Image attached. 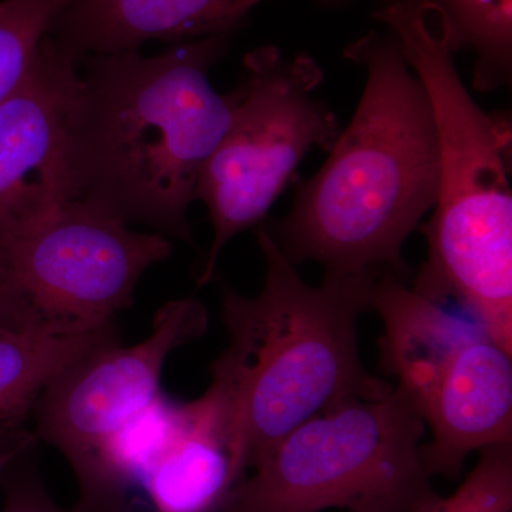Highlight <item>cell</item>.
Listing matches in <instances>:
<instances>
[{"label":"cell","mask_w":512,"mask_h":512,"mask_svg":"<svg viewBox=\"0 0 512 512\" xmlns=\"http://www.w3.org/2000/svg\"><path fill=\"white\" fill-rule=\"evenodd\" d=\"M227 40L207 36L156 56L126 50L79 60L72 136L79 198L194 245L188 210L237 106L235 90L218 93L208 79Z\"/></svg>","instance_id":"6da1fadb"},{"label":"cell","mask_w":512,"mask_h":512,"mask_svg":"<svg viewBox=\"0 0 512 512\" xmlns=\"http://www.w3.org/2000/svg\"><path fill=\"white\" fill-rule=\"evenodd\" d=\"M365 67V92L329 158L296 188L292 210L264 225L293 265L326 274L410 275L407 238L436 204L439 140L426 89L393 35L370 33L346 47Z\"/></svg>","instance_id":"7a4b0ae2"},{"label":"cell","mask_w":512,"mask_h":512,"mask_svg":"<svg viewBox=\"0 0 512 512\" xmlns=\"http://www.w3.org/2000/svg\"><path fill=\"white\" fill-rule=\"evenodd\" d=\"M258 245L265 282L256 296L222 291L228 348L211 363V380L229 404L239 477L286 434L350 399H383L392 384L367 373L357 323L370 311L382 272L326 274L320 285L299 275L264 225Z\"/></svg>","instance_id":"3957f363"},{"label":"cell","mask_w":512,"mask_h":512,"mask_svg":"<svg viewBox=\"0 0 512 512\" xmlns=\"http://www.w3.org/2000/svg\"><path fill=\"white\" fill-rule=\"evenodd\" d=\"M375 18L399 40L429 96L439 178L433 217L420 228L427 259L413 289L454 299L498 345L512 343V191L507 124L473 100L456 67L441 10L426 0H393Z\"/></svg>","instance_id":"277c9868"},{"label":"cell","mask_w":512,"mask_h":512,"mask_svg":"<svg viewBox=\"0 0 512 512\" xmlns=\"http://www.w3.org/2000/svg\"><path fill=\"white\" fill-rule=\"evenodd\" d=\"M426 421L394 387L306 420L256 461L217 512H424L439 500L420 456Z\"/></svg>","instance_id":"5b68a950"},{"label":"cell","mask_w":512,"mask_h":512,"mask_svg":"<svg viewBox=\"0 0 512 512\" xmlns=\"http://www.w3.org/2000/svg\"><path fill=\"white\" fill-rule=\"evenodd\" d=\"M322 82L308 55L288 59L266 46L244 57L234 116L195 191L214 229L198 288L214 279L228 242L265 220L306 154L329 151L338 140V116L313 97Z\"/></svg>","instance_id":"8992f818"},{"label":"cell","mask_w":512,"mask_h":512,"mask_svg":"<svg viewBox=\"0 0 512 512\" xmlns=\"http://www.w3.org/2000/svg\"><path fill=\"white\" fill-rule=\"evenodd\" d=\"M76 198L0 247V271L43 323L87 333L133 306L140 279L173 244Z\"/></svg>","instance_id":"52a82bcc"},{"label":"cell","mask_w":512,"mask_h":512,"mask_svg":"<svg viewBox=\"0 0 512 512\" xmlns=\"http://www.w3.org/2000/svg\"><path fill=\"white\" fill-rule=\"evenodd\" d=\"M208 322L198 299H175L158 309L150 335L137 345L121 348L116 336L84 353L37 397V441L59 450L80 480L107 444L163 396L168 357L201 339Z\"/></svg>","instance_id":"ba28073f"},{"label":"cell","mask_w":512,"mask_h":512,"mask_svg":"<svg viewBox=\"0 0 512 512\" xmlns=\"http://www.w3.org/2000/svg\"><path fill=\"white\" fill-rule=\"evenodd\" d=\"M79 62L52 36L0 104V247L79 198L72 136Z\"/></svg>","instance_id":"9c48e42d"},{"label":"cell","mask_w":512,"mask_h":512,"mask_svg":"<svg viewBox=\"0 0 512 512\" xmlns=\"http://www.w3.org/2000/svg\"><path fill=\"white\" fill-rule=\"evenodd\" d=\"M511 356L481 335L454 357L421 410L431 430L420 447L430 477L453 480L473 451L512 443Z\"/></svg>","instance_id":"30bf717a"},{"label":"cell","mask_w":512,"mask_h":512,"mask_svg":"<svg viewBox=\"0 0 512 512\" xmlns=\"http://www.w3.org/2000/svg\"><path fill=\"white\" fill-rule=\"evenodd\" d=\"M262 0H66L50 28L77 62L138 50L148 40L228 35Z\"/></svg>","instance_id":"8fae6325"},{"label":"cell","mask_w":512,"mask_h":512,"mask_svg":"<svg viewBox=\"0 0 512 512\" xmlns=\"http://www.w3.org/2000/svg\"><path fill=\"white\" fill-rule=\"evenodd\" d=\"M239 480L227 397L211 382L197 400L181 403L140 484L151 512H217Z\"/></svg>","instance_id":"7c38bea8"},{"label":"cell","mask_w":512,"mask_h":512,"mask_svg":"<svg viewBox=\"0 0 512 512\" xmlns=\"http://www.w3.org/2000/svg\"><path fill=\"white\" fill-rule=\"evenodd\" d=\"M403 282L392 272H382L370 293V311L383 322L380 365L396 377L397 389L407 394L421 414L457 353L487 333L473 319L450 313L443 303L431 301Z\"/></svg>","instance_id":"4fadbf2b"},{"label":"cell","mask_w":512,"mask_h":512,"mask_svg":"<svg viewBox=\"0 0 512 512\" xmlns=\"http://www.w3.org/2000/svg\"><path fill=\"white\" fill-rule=\"evenodd\" d=\"M116 336L114 325L87 333L47 325L0 332V430L22 427L60 370Z\"/></svg>","instance_id":"5bb4252c"},{"label":"cell","mask_w":512,"mask_h":512,"mask_svg":"<svg viewBox=\"0 0 512 512\" xmlns=\"http://www.w3.org/2000/svg\"><path fill=\"white\" fill-rule=\"evenodd\" d=\"M443 13L454 50L477 53L474 86L490 92L511 79L512 0H426Z\"/></svg>","instance_id":"9a60e30c"},{"label":"cell","mask_w":512,"mask_h":512,"mask_svg":"<svg viewBox=\"0 0 512 512\" xmlns=\"http://www.w3.org/2000/svg\"><path fill=\"white\" fill-rule=\"evenodd\" d=\"M66 0L0 2V104L29 72L40 43L49 35Z\"/></svg>","instance_id":"2e32d148"},{"label":"cell","mask_w":512,"mask_h":512,"mask_svg":"<svg viewBox=\"0 0 512 512\" xmlns=\"http://www.w3.org/2000/svg\"><path fill=\"white\" fill-rule=\"evenodd\" d=\"M476 467L450 497L424 512H512V443L478 451Z\"/></svg>","instance_id":"e0dca14e"},{"label":"cell","mask_w":512,"mask_h":512,"mask_svg":"<svg viewBox=\"0 0 512 512\" xmlns=\"http://www.w3.org/2000/svg\"><path fill=\"white\" fill-rule=\"evenodd\" d=\"M36 448L37 444L20 453L6 471L2 512H83L76 505L63 508L56 503L40 473Z\"/></svg>","instance_id":"ac0fdd59"},{"label":"cell","mask_w":512,"mask_h":512,"mask_svg":"<svg viewBox=\"0 0 512 512\" xmlns=\"http://www.w3.org/2000/svg\"><path fill=\"white\" fill-rule=\"evenodd\" d=\"M39 325H46V323L42 322L28 301L0 271V332Z\"/></svg>","instance_id":"d6986e66"},{"label":"cell","mask_w":512,"mask_h":512,"mask_svg":"<svg viewBox=\"0 0 512 512\" xmlns=\"http://www.w3.org/2000/svg\"><path fill=\"white\" fill-rule=\"evenodd\" d=\"M39 443L32 431L15 427V429L0 430V490H2L3 478L10 464L16 457L29 447Z\"/></svg>","instance_id":"ffe728a7"}]
</instances>
